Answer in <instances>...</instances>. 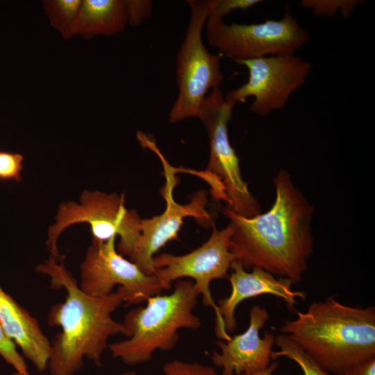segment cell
Here are the masks:
<instances>
[{
	"label": "cell",
	"mask_w": 375,
	"mask_h": 375,
	"mask_svg": "<svg viewBox=\"0 0 375 375\" xmlns=\"http://www.w3.org/2000/svg\"><path fill=\"white\" fill-rule=\"evenodd\" d=\"M273 183L275 200L267 212L245 217L223 208L233 228L230 251L245 270L258 267L297 284L313 251L315 208L287 170L280 169Z\"/></svg>",
	"instance_id": "cell-1"
},
{
	"label": "cell",
	"mask_w": 375,
	"mask_h": 375,
	"mask_svg": "<svg viewBox=\"0 0 375 375\" xmlns=\"http://www.w3.org/2000/svg\"><path fill=\"white\" fill-rule=\"evenodd\" d=\"M35 270L49 277L52 288L67 292L65 301L53 306L47 317L49 325L61 329L51 342V375H74L83 367L84 358L100 367L108 338L125 335L122 323L112 317L125 302L124 294L118 290L103 297L85 294L64 264L51 256Z\"/></svg>",
	"instance_id": "cell-2"
},
{
	"label": "cell",
	"mask_w": 375,
	"mask_h": 375,
	"mask_svg": "<svg viewBox=\"0 0 375 375\" xmlns=\"http://www.w3.org/2000/svg\"><path fill=\"white\" fill-rule=\"evenodd\" d=\"M287 335L324 370L341 375L375 358V308L344 305L333 297L312 303L285 321Z\"/></svg>",
	"instance_id": "cell-3"
},
{
	"label": "cell",
	"mask_w": 375,
	"mask_h": 375,
	"mask_svg": "<svg viewBox=\"0 0 375 375\" xmlns=\"http://www.w3.org/2000/svg\"><path fill=\"white\" fill-rule=\"evenodd\" d=\"M200 293L190 280H177L174 291L149 298L144 306L128 312L122 324L128 338L108 344L112 356L130 366L149 361L155 351L172 349L178 330H196L201 320L192 313Z\"/></svg>",
	"instance_id": "cell-4"
},
{
	"label": "cell",
	"mask_w": 375,
	"mask_h": 375,
	"mask_svg": "<svg viewBox=\"0 0 375 375\" xmlns=\"http://www.w3.org/2000/svg\"><path fill=\"white\" fill-rule=\"evenodd\" d=\"M234 108L220 88H215L200 108L197 117L206 129L210 144L208 166L201 176L211 186L215 199L224 201L239 215L253 217L261 213V206L242 178L238 156L228 138V124Z\"/></svg>",
	"instance_id": "cell-5"
},
{
	"label": "cell",
	"mask_w": 375,
	"mask_h": 375,
	"mask_svg": "<svg viewBox=\"0 0 375 375\" xmlns=\"http://www.w3.org/2000/svg\"><path fill=\"white\" fill-rule=\"evenodd\" d=\"M141 221L135 210L126 208L124 194L85 190L78 202L69 201L59 205L55 222L47 231V246L50 256L60 260L57 244L60 234L74 224L87 223L92 241L106 242L118 235L117 251L130 258L141 238Z\"/></svg>",
	"instance_id": "cell-6"
},
{
	"label": "cell",
	"mask_w": 375,
	"mask_h": 375,
	"mask_svg": "<svg viewBox=\"0 0 375 375\" xmlns=\"http://www.w3.org/2000/svg\"><path fill=\"white\" fill-rule=\"evenodd\" d=\"M190 17L176 62L178 92L169 112V120L176 123L197 117L210 89L219 88L224 75L219 54L210 53L202 41V32L208 18V1L188 0Z\"/></svg>",
	"instance_id": "cell-7"
},
{
	"label": "cell",
	"mask_w": 375,
	"mask_h": 375,
	"mask_svg": "<svg viewBox=\"0 0 375 375\" xmlns=\"http://www.w3.org/2000/svg\"><path fill=\"white\" fill-rule=\"evenodd\" d=\"M207 40L221 56L239 60L272 56L294 55L309 40L308 32L286 8L280 19L256 24H225L210 19L206 23Z\"/></svg>",
	"instance_id": "cell-8"
},
{
	"label": "cell",
	"mask_w": 375,
	"mask_h": 375,
	"mask_svg": "<svg viewBox=\"0 0 375 375\" xmlns=\"http://www.w3.org/2000/svg\"><path fill=\"white\" fill-rule=\"evenodd\" d=\"M233 226L228 225L218 230L212 225V232L209 239L201 247L185 255L174 256L164 253L153 257L156 272L154 276L159 280L164 290L171 288V283L181 278L194 279V285L206 306L213 308L215 313V332L217 338L231 339L226 333L210 290L212 280L227 276L235 256L231 252V238Z\"/></svg>",
	"instance_id": "cell-9"
},
{
	"label": "cell",
	"mask_w": 375,
	"mask_h": 375,
	"mask_svg": "<svg viewBox=\"0 0 375 375\" xmlns=\"http://www.w3.org/2000/svg\"><path fill=\"white\" fill-rule=\"evenodd\" d=\"M235 63L247 68L249 78L244 84L229 91L225 99L235 106L252 97L250 110L262 117L283 110L291 95L306 83L312 68L310 62L294 54L239 60Z\"/></svg>",
	"instance_id": "cell-10"
},
{
	"label": "cell",
	"mask_w": 375,
	"mask_h": 375,
	"mask_svg": "<svg viewBox=\"0 0 375 375\" xmlns=\"http://www.w3.org/2000/svg\"><path fill=\"white\" fill-rule=\"evenodd\" d=\"M116 238L106 242L92 241L80 266L79 288L85 294L103 297L112 292L115 285L128 304H141L164 290L156 276L144 274L115 248Z\"/></svg>",
	"instance_id": "cell-11"
},
{
	"label": "cell",
	"mask_w": 375,
	"mask_h": 375,
	"mask_svg": "<svg viewBox=\"0 0 375 375\" xmlns=\"http://www.w3.org/2000/svg\"><path fill=\"white\" fill-rule=\"evenodd\" d=\"M144 148L154 152L162 161L166 178L162 194L167 206L162 214L149 219H142L141 238L129 259L144 274L153 276L156 272L153 264L154 254L169 241L177 238L185 217H194L204 226H210L212 221L206 210V191L199 190L193 193L188 203L182 205L175 202L172 193L177 182L175 169L167 162L153 140H147Z\"/></svg>",
	"instance_id": "cell-12"
},
{
	"label": "cell",
	"mask_w": 375,
	"mask_h": 375,
	"mask_svg": "<svg viewBox=\"0 0 375 375\" xmlns=\"http://www.w3.org/2000/svg\"><path fill=\"white\" fill-rule=\"evenodd\" d=\"M268 320L267 310L255 305L249 310V325L243 333L216 342L221 352L213 351L211 359L222 368V375L252 373L269 365L275 336L269 332H265L262 338L259 335Z\"/></svg>",
	"instance_id": "cell-13"
},
{
	"label": "cell",
	"mask_w": 375,
	"mask_h": 375,
	"mask_svg": "<svg viewBox=\"0 0 375 375\" xmlns=\"http://www.w3.org/2000/svg\"><path fill=\"white\" fill-rule=\"evenodd\" d=\"M232 272L228 277L231 285L229 297L220 299L218 310L226 333H233L237 326L235 311L243 301L263 294L281 298L288 308L293 311L297 304V299L305 300L306 294L292 289V283L288 278H278L265 269L254 267L251 272L245 270L241 262L235 260L231 265Z\"/></svg>",
	"instance_id": "cell-14"
},
{
	"label": "cell",
	"mask_w": 375,
	"mask_h": 375,
	"mask_svg": "<svg viewBox=\"0 0 375 375\" xmlns=\"http://www.w3.org/2000/svg\"><path fill=\"white\" fill-rule=\"evenodd\" d=\"M0 324L7 337L39 372L47 368L51 344L38 321L0 285Z\"/></svg>",
	"instance_id": "cell-15"
},
{
	"label": "cell",
	"mask_w": 375,
	"mask_h": 375,
	"mask_svg": "<svg viewBox=\"0 0 375 375\" xmlns=\"http://www.w3.org/2000/svg\"><path fill=\"white\" fill-rule=\"evenodd\" d=\"M128 22L126 1L123 0H82L73 33L85 38L110 36L125 28Z\"/></svg>",
	"instance_id": "cell-16"
},
{
	"label": "cell",
	"mask_w": 375,
	"mask_h": 375,
	"mask_svg": "<svg viewBox=\"0 0 375 375\" xmlns=\"http://www.w3.org/2000/svg\"><path fill=\"white\" fill-rule=\"evenodd\" d=\"M82 0H46L43 7L51 26L65 39L74 35L73 28Z\"/></svg>",
	"instance_id": "cell-17"
},
{
	"label": "cell",
	"mask_w": 375,
	"mask_h": 375,
	"mask_svg": "<svg viewBox=\"0 0 375 375\" xmlns=\"http://www.w3.org/2000/svg\"><path fill=\"white\" fill-rule=\"evenodd\" d=\"M274 344L279 350L272 352V359L275 360L281 356L287 357L300 367L304 375H331L287 335L281 334L276 337Z\"/></svg>",
	"instance_id": "cell-18"
},
{
	"label": "cell",
	"mask_w": 375,
	"mask_h": 375,
	"mask_svg": "<svg viewBox=\"0 0 375 375\" xmlns=\"http://www.w3.org/2000/svg\"><path fill=\"white\" fill-rule=\"evenodd\" d=\"M360 0H303L301 6L310 9L315 16L335 17L340 13L348 19L361 3Z\"/></svg>",
	"instance_id": "cell-19"
},
{
	"label": "cell",
	"mask_w": 375,
	"mask_h": 375,
	"mask_svg": "<svg viewBox=\"0 0 375 375\" xmlns=\"http://www.w3.org/2000/svg\"><path fill=\"white\" fill-rule=\"evenodd\" d=\"M261 2L260 0H208V18L222 19L233 10H247Z\"/></svg>",
	"instance_id": "cell-20"
},
{
	"label": "cell",
	"mask_w": 375,
	"mask_h": 375,
	"mask_svg": "<svg viewBox=\"0 0 375 375\" xmlns=\"http://www.w3.org/2000/svg\"><path fill=\"white\" fill-rule=\"evenodd\" d=\"M0 356L15 370L22 374H28V366L24 358L17 351L15 344L7 337L0 324Z\"/></svg>",
	"instance_id": "cell-21"
},
{
	"label": "cell",
	"mask_w": 375,
	"mask_h": 375,
	"mask_svg": "<svg viewBox=\"0 0 375 375\" xmlns=\"http://www.w3.org/2000/svg\"><path fill=\"white\" fill-rule=\"evenodd\" d=\"M162 371L165 375H218L212 367L178 360L166 362Z\"/></svg>",
	"instance_id": "cell-22"
},
{
	"label": "cell",
	"mask_w": 375,
	"mask_h": 375,
	"mask_svg": "<svg viewBox=\"0 0 375 375\" xmlns=\"http://www.w3.org/2000/svg\"><path fill=\"white\" fill-rule=\"evenodd\" d=\"M23 159L20 153L0 151V179L20 181Z\"/></svg>",
	"instance_id": "cell-23"
},
{
	"label": "cell",
	"mask_w": 375,
	"mask_h": 375,
	"mask_svg": "<svg viewBox=\"0 0 375 375\" xmlns=\"http://www.w3.org/2000/svg\"><path fill=\"white\" fill-rule=\"evenodd\" d=\"M128 11V22L139 26L151 13L153 3L148 0H125Z\"/></svg>",
	"instance_id": "cell-24"
},
{
	"label": "cell",
	"mask_w": 375,
	"mask_h": 375,
	"mask_svg": "<svg viewBox=\"0 0 375 375\" xmlns=\"http://www.w3.org/2000/svg\"><path fill=\"white\" fill-rule=\"evenodd\" d=\"M341 375H375V358L348 369Z\"/></svg>",
	"instance_id": "cell-25"
},
{
	"label": "cell",
	"mask_w": 375,
	"mask_h": 375,
	"mask_svg": "<svg viewBox=\"0 0 375 375\" xmlns=\"http://www.w3.org/2000/svg\"><path fill=\"white\" fill-rule=\"evenodd\" d=\"M278 362H272L269 364V365L266 367L264 369L249 373V374H243L241 375H272L274 372L278 368Z\"/></svg>",
	"instance_id": "cell-26"
},
{
	"label": "cell",
	"mask_w": 375,
	"mask_h": 375,
	"mask_svg": "<svg viewBox=\"0 0 375 375\" xmlns=\"http://www.w3.org/2000/svg\"><path fill=\"white\" fill-rule=\"evenodd\" d=\"M120 375H138L134 371H130L127 372H124Z\"/></svg>",
	"instance_id": "cell-27"
},
{
	"label": "cell",
	"mask_w": 375,
	"mask_h": 375,
	"mask_svg": "<svg viewBox=\"0 0 375 375\" xmlns=\"http://www.w3.org/2000/svg\"><path fill=\"white\" fill-rule=\"evenodd\" d=\"M10 375H30L29 373L28 374H22V373H19V372H15L12 374H10Z\"/></svg>",
	"instance_id": "cell-28"
}]
</instances>
